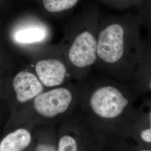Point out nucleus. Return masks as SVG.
I'll return each instance as SVG.
<instances>
[{"mask_svg": "<svg viewBox=\"0 0 151 151\" xmlns=\"http://www.w3.org/2000/svg\"><path fill=\"white\" fill-rule=\"evenodd\" d=\"M80 86L79 110L103 138L122 135L140 97L129 83L91 73Z\"/></svg>", "mask_w": 151, "mask_h": 151, "instance_id": "obj_1", "label": "nucleus"}, {"mask_svg": "<svg viewBox=\"0 0 151 151\" xmlns=\"http://www.w3.org/2000/svg\"><path fill=\"white\" fill-rule=\"evenodd\" d=\"M138 15L100 14L97 59V73L129 83L138 61L143 39Z\"/></svg>", "mask_w": 151, "mask_h": 151, "instance_id": "obj_2", "label": "nucleus"}, {"mask_svg": "<svg viewBox=\"0 0 151 151\" xmlns=\"http://www.w3.org/2000/svg\"><path fill=\"white\" fill-rule=\"evenodd\" d=\"M100 14L96 2L85 5L67 22L58 44L76 82L84 81L96 63Z\"/></svg>", "mask_w": 151, "mask_h": 151, "instance_id": "obj_3", "label": "nucleus"}, {"mask_svg": "<svg viewBox=\"0 0 151 151\" xmlns=\"http://www.w3.org/2000/svg\"><path fill=\"white\" fill-rule=\"evenodd\" d=\"M80 97L78 82L47 89L10 113L4 130L22 124H58L78 110Z\"/></svg>", "mask_w": 151, "mask_h": 151, "instance_id": "obj_4", "label": "nucleus"}, {"mask_svg": "<svg viewBox=\"0 0 151 151\" xmlns=\"http://www.w3.org/2000/svg\"><path fill=\"white\" fill-rule=\"evenodd\" d=\"M27 65L47 89L75 81L57 44L50 43L24 54Z\"/></svg>", "mask_w": 151, "mask_h": 151, "instance_id": "obj_5", "label": "nucleus"}, {"mask_svg": "<svg viewBox=\"0 0 151 151\" xmlns=\"http://www.w3.org/2000/svg\"><path fill=\"white\" fill-rule=\"evenodd\" d=\"M44 17L31 11L16 16L7 29L9 42L23 54L50 43L52 30Z\"/></svg>", "mask_w": 151, "mask_h": 151, "instance_id": "obj_6", "label": "nucleus"}, {"mask_svg": "<svg viewBox=\"0 0 151 151\" xmlns=\"http://www.w3.org/2000/svg\"><path fill=\"white\" fill-rule=\"evenodd\" d=\"M58 151H106L100 135L79 109L57 124Z\"/></svg>", "mask_w": 151, "mask_h": 151, "instance_id": "obj_7", "label": "nucleus"}, {"mask_svg": "<svg viewBox=\"0 0 151 151\" xmlns=\"http://www.w3.org/2000/svg\"><path fill=\"white\" fill-rule=\"evenodd\" d=\"M1 99L10 113L31 102L47 88L27 65L1 78Z\"/></svg>", "mask_w": 151, "mask_h": 151, "instance_id": "obj_8", "label": "nucleus"}, {"mask_svg": "<svg viewBox=\"0 0 151 151\" xmlns=\"http://www.w3.org/2000/svg\"><path fill=\"white\" fill-rule=\"evenodd\" d=\"M121 136L137 146L151 148V99L135 108Z\"/></svg>", "mask_w": 151, "mask_h": 151, "instance_id": "obj_9", "label": "nucleus"}, {"mask_svg": "<svg viewBox=\"0 0 151 151\" xmlns=\"http://www.w3.org/2000/svg\"><path fill=\"white\" fill-rule=\"evenodd\" d=\"M139 96L151 93V38L143 39L140 55L129 82Z\"/></svg>", "mask_w": 151, "mask_h": 151, "instance_id": "obj_10", "label": "nucleus"}, {"mask_svg": "<svg viewBox=\"0 0 151 151\" xmlns=\"http://www.w3.org/2000/svg\"><path fill=\"white\" fill-rule=\"evenodd\" d=\"M32 124H22L4 130L0 141V151H27L32 145Z\"/></svg>", "mask_w": 151, "mask_h": 151, "instance_id": "obj_11", "label": "nucleus"}, {"mask_svg": "<svg viewBox=\"0 0 151 151\" xmlns=\"http://www.w3.org/2000/svg\"><path fill=\"white\" fill-rule=\"evenodd\" d=\"M27 151H58L57 124L35 125L32 145Z\"/></svg>", "mask_w": 151, "mask_h": 151, "instance_id": "obj_12", "label": "nucleus"}, {"mask_svg": "<svg viewBox=\"0 0 151 151\" xmlns=\"http://www.w3.org/2000/svg\"><path fill=\"white\" fill-rule=\"evenodd\" d=\"M83 0H35L38 12L43 17L61 16L74 9Z\"/></svg>", "mask_w": 151, "mask_h": 151, "instance_id": "obj_13", "label": "nucleus"}, {"mask_svg": "<svg viewBox=\"0 0 151 151\" xmlns=\"http://www.w3.org/2000/svg\"><path fill=\"white\" fill-rule=\"evenodd\" d=\"M104 145L106 151H151V148L137 146L122 136L106 139Z\"/></svg>", "mask_w": 151, "mask_h": 151, "instance_id": "obj_14", "label": "nucleus"}, {"mask_svg": "<svg viewBox=\"0 0 151 151\" xmlns=\"http://www.w3.org/2000/svg\"><path fill=\"white\" fill-rule=\"evenodd\" d=\"M99 1L109 8L123 10L132 7H136L138 9L145 0H99Z\"/></svg>", "mask_w": 151, "mask_h": 151, "instance_id": "obj_15", "label": "nucleus"}, {"mask_svg": "<svg viewBox=\"0 0 151 151\" xmlns=\"http://www.w3.org/2000/svg\"><path fill=\"white\" fill-rule=\"evenodd\" d=\"M138 10L137 15L141 24L146 27L148 32V35L151 38V0H145Z\"/></svg>", "mask_w": 151, "mask_h": 151, "instance_id": "obj_16", "label": "nucleus"}, {"mask_svg": "<svg viewBox=\"0 0 151 151\" xmlns=\"http://www.w3.org/2000/svg\"><path fill=\"white\" fill-rule=\"evenodd\" d=\"M15 2L18 4H24L29 2H34L35 0H14Z\"/></svg>", "mask_w": 151, "mask_h": 151, "instance_id": "obj_17", "label": "nucleus"}]
</instances>
